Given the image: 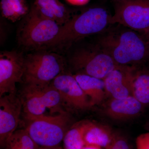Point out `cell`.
Masks as SVG:
<instances>
[{
  "mask_svg": "<svg viewBox=\"0 0 149 149\" xmlns=\"http://www.w3.org/2000/svg\"><path fill=\"white\" fill-rule=\"evenodd\" d=\"M82 149H103L101 147L94 145H86Z\"/></svg>",
  "mask_w": 149,
  "mask_h": 149,
  "instance_id": "d4e9b609",
  "label": "cell"
},
{
  "mask_svg": "<svg viewBox=\"0 0 149 149\" xmlns=\"http://www.w3.org/2000/svg\"><path fill=\"white\" fill-rule=\"evenodd\" d=\"M6 149H38L25 129L17 130L6 142Z\"/></svg>",
  "mask_w": 149,
  "mask_h": 149,
  "instance_id": "ffe728a7",
  "label": "cell"
},
{
  "mask_svg": "<svg viewBox=\"0 0 149 149\" xmlns=\"http://www.w3.org/2000/svg\"><path fill=\"white\" fill-rule=\"evenodd\" d=\"M137 149H149V132L142 133L136 138Z\"/></svg>",
  "mask_w": 149,
  "mask_h": 149,
  "instance_id": "7402d4cb",
  "label": "cell"
},
{
  "mask_svg": "<svg viewBox=\"0 0 149 149\" xmlns=\"http://www.w3.org/2000/svg\"><path fill=\"white\" fill-rule=\"evenodd\" d=\"M91 123L89 120L80 121L68 130L63 140L65 149H82L85 145L84 136Z\"/></svg>",
  "mask_w": 149,
  "mask_h": 149,
  "instance_id": "ac0fdd59",
  "label": "cell"
},
{
  "mask_svg": "<svg viewBox=\"0 0 149 149\" xmlns=\"http://www.w3.org/2000/svg\"><path fill=\"white\" fill-rule=\"evenodd\" d=\"M24 119L29 136L38 146L44 148L60 146L70 123L69 113L64 110L55 116L43 115Z\"/></svg>",
  "mask_w": 149,
  "mask_h": 149,
  "instance_id": "3957f363",
  "label": "cell"
},
{
  "mask_svg": "<svg viewBox=\"0 0 149 149\" xmlns=\"http://www.w3.org/2000/svg\"><path fill=\"white\" fill-rule=\"evenodd\" d=\"M0 97V144L4 147L9 138L16 130L22 104L16 92Z\"/></svg>",
  "mask_w": 149,
  "mask_h": 149,
  "instance_id": "8fae6325",
  "label": "cell"
},
{
  "mask_svg": "<svg viewBox=\"0 0 149 149\" xmlns=\"http://www.w3.org/2000/svg\"><path fill=\"white\" fill-rule=\"evenodd\" d=\"M61 26L40 14L32 6L19 28V44L27 49L49 47L57 37Z\"/></svg>",
  "mask_w": 149,
  "mask_h": 149,
  "instance_id": "277c9868",
  "label": "cell"
},
{
  "mask_svg": "<svg viewBox=\"0 0 149 149\" xmlns=\"http://www.w3.org/2000/svg\"><path fill=\"white\" fill-rule=\"evenodd\" d=\"M105 149H131L130 144L125 137L116 135L111 143Z\"/></svg>",
  "mask_w": 149,
  "mask_h": 149,
  "instance_id": "44dd1931",
  "label": "cell"
},
{
  "mask_svg": "<svg viewBox=\"0 0 149 149\" xmlns=\"http://www.w3.org/2000/svg\"><path fill=\"white\" fill-rule=\"evenodd\" d=\"M111 24H118L139 32L149 29V0L116 3Z\"/></svg>",
  "mask_w": 149,
  "mask_h": 149,
  "instance_id": "ba28073f",
  "label": "cell"
},
{
  "mask_svg": "<svg viewBox=\"0 0 149 149\" xmlns=\"http://www.w3.org/2000/svg\"><path fill=\"white\" fill-rule=\"evenodd\" d=\"M116 24L101 33L97 44L117 65L136 67L149 63V47L142 34Z\"/></svg>",
  "mask_w": 149,
  "mask_h": 149,
  "instance_id": "6da1fadb",
  "label": "cell"
},
{
  "mask_svg": "<svg viewBox=\"0 0 149 149\" xmlns=\"http://www.w3.org/2000/svg\"><path fill=\"white\" fill-rule=\"evenodd\" d=\"M140 33H141L143 36L144 39L146 40V42H147L149 47V29L145 32H140Z\"/></svg>",
  "mask_w": 149,
  "mask_h": 149,
  "instance_id": "cb8c5ba5",
  "label": "cell"
},
{
  "mask_svg": "<svg viewBox=\"0 0 149 149\" xmlns=\"http://www.w3.org/2000/svg\"><path fill=\"white\" fill-rule=\"evenodd\" d=\"M43 16L62 26L72 17L69 10L60 0H35L33 5Z\"/></svg>",
  "mask_w": 149,
  "mask_h": 149,
  "instance_id": "5bb4252c",
  "label": "cell"
},
{
  "mask_svg": "<svg viewBox=\"0 0 149 149\" xmlns=\"http://www.w3.org/2000/svg\"><path fill=\"white\" fill-rule=\"evenodd\" d=\"M58 91L63 104L79 110L93 107L90 99L83 92L73 75L62 72L51 83Z\"/></svg>",
  "mask_w": 149,
  "mask_h": 149,
  "instance_id": "30bf717a",
  "label": "cell"
},
{
  "mask_svg": "<svg viewBox=\"0 0 149 149\" xmlns=\"http://www.w3.org/2000/svg\"><path fill=\"white\" fill-rule=\"evenodd\" d=\"M24 57L21 53L5 51L0 54V97L15 93L16 84L23 80Z\"/></svg>",
  "mask_w": 149,
  "mask_h": 149,
  "instance_id": "9c48e42d",
  "label": "cell"
},
{
  "mask_svg": "<svg viewBox=\"0 0 149 149\" xmlns=\"http://www.w3.org/2000/svg\"><path fill=\"white\" fill-rule=\"evenodd\" d=\"M116 134L108 126L91 122L84 136L85 145L97 146L105 149L111 143Z\"/></svg>",
  "mask_w": 149,
  "mask_h": 149,
  "instance_id": "2e32d148",
  "label": "cell"
},
{
  "mask_svg": "<svg viewBox=\"0 0 149 149\" xmlns=\"http://www.w3.org/2000/svg\"><path fill=\"white\" fill-rule=\"evenodd\" d=\"M0 8L3 17L13 22L24 18L30 11L27 0H1Z\"/></svg>",
  "mask_w": 149,
  "mask_h": 149,
  "instance_id": "e0dca14e",
  "label": "cell"
},
{
  "mask_svg": "<svg viewBox=\"0 0 149 149\" xmlns=\"http://www.w3.org/2000/svg\"><path fill=\"white\" fill-rule=\"evenodd\" d=\"M146 128L147 130H148L149 132V121L147 123V124H146Z\"/></svg>",
  "mask_w": 149,
  "mask_h": 149,
  "instance_id": "4316f807",
  "label": "cell"
},
{
  "mask_svg": "<svg viewBox=\"0 0 149 149\" xmlns=\"http://www.w3.org/2000/svg\"><path fill=\"white\" fill-rule=\"evenodd\" d=\"M112 15L101 7L90 8L72 16L61 28L49 47H68L83 38L101 34L111 25Z\"/></svg>",
  "mask_w": 149,
  "mask_h": 149,
  "instance_id": "7a4b0ae2",
  "label": "cell"
},
{
  "mask_svg": "<svg viewBox=\"0 0 149 149\" xmlns=\"http://www.w3.org/2000/svg\"><path fill=\"white\" fill-rule=\"evenodd\" d=\"M144 106L133 95L125 98H111L107 104L104 112L114 120H125L138 116Z\"/></svg>",
  "mask_w": 149,
  "mask_h": 149,
  "instance_id": "4fadbf2b",
  "label": "cell"
},
{
  "mask_svg": "<svg viewBox=\"0 0 149 149\" xmlns=\"http://www.w3.org/2000/svg\"><path fill=\"white\" fill-rule=\"evenodd\" d=\"M93 106L101 104L107 95L104 80L81 73L73 74Z\"/></svg>",
  "mask_w": 149,
  "mask_h": 149,
  "instance_id": "9a60e30c",
  "label": "cell"
},
{
  "mask_svg": "<svg viewBox=\"0 0 149 149\" xmlns=\"http://www.w3.org/2000/svg\"><path fill=\"white\" fill-rule=\"evenodd\" d=\"M64 58L58 54L38 52L24 57L23 80L26 85L44 86L49 85L63 72Z\"/></svg>",
  "mask_w": 149,
  "mask_h": 149,
  "instance_id": "5b68a950",
  "label": "cell"
},
{
  "mask_svg": "<svg viewBox=\"0 0 149 149\" xmlns=\"http://www.w3.org/2000/svg\"><path fill=\"white\" fill-rule=\"evenodd\" d=\"M24 117L45 115L47 109L61 112L62 101L58 91L53 85H24L20 97Z\"/></svg>",
  "mask_w": 149,
  "mask_h": 149,
  "instance_id": "52a82bcc",
  "label": "cell"
},
{
  "mask_svg": "<svg viewBox=\"0 0 149 149\" xmlns=\"http://www.w3.org/2000/svg\"><path fill=\"white\" fill-rule=\"evenodd\" d=\"M133 96L145 106L149 105V69H135Z\"/></svg>",
  "mask_w": 149,
  "mask_h": 149,
  "instance_id": "d6986e66",
  "label": "cell"
},
{
  "mask_svg": "<svg viewBox=\"0 0 149 149\" xmlns=\"http://www.w3.org/2000/svg\"><path fill=\"white\" fill-rule=\"evenodd\" d=\"M65 1L72 5L82 6L88 4L90 0H65Z\"/></svg>",
  "mask_w": 149,
  "mask_h": 149,
  "instance_id": "603a6c76",
  "label": "cell"
},
{
  "mask_svg": "<svg viewBox=\"0 0 149 149\" xmlns=\"http://www.w3.org/2000/svg\"><path fill=\"white\" fill-rule=\"evenodd\" d=\"M38 149H62L61 147H54V148H44V147H39Z\"/></svg>",
  "mask_w": 149,
  "mask_h": 149,
  "instance_id": "484cf974",
  "label": "cell"
},
{
  "mask_svg": "<svg viewBox=\"0 0 149 149\" xmlns=\"http://www.w3.org/2000/svg\"><path fill=\"white\" fill-rule=\"evenodd\" d=\"M136 66L118 65L104 80L107 95L111 98L123 99L133 95Z\"/></svg>",
  "mask_w": 149,
  "mask_h": 149,
  "instance_id": "7c38bea8",
  "label": "cell"
},
{
  "mask_svg": "<svg viewBox=\"0 0 149 149\" xmlns=\"http://www.w3.org/2000/svg\"><path fill=\"white\" fill-rule=\"evenodd\" d=\"M116 3L119 2L123 1H126V0H113Z\"/></svg>",
  "mask_w": 149,
  "mask_h": 149,
  "instance_id": "83f0119b",
  "label": "cell"
},
{
  "mask_svg": "<svg viewBox=\"0 0 149 149\" xmlns=\"http://www.w3.org/2000/svg\"><path fill=\"white\" fill-rule=\"evenodd\" d=\"M70 63L76 73L103 80L118 65L97 43L75 51Z\"/></svg>",
  "mask_w": 149,
  "mask_h": 149,
  "instance_id": "8992f818",
  "label": "cell"
}]
</instances>
